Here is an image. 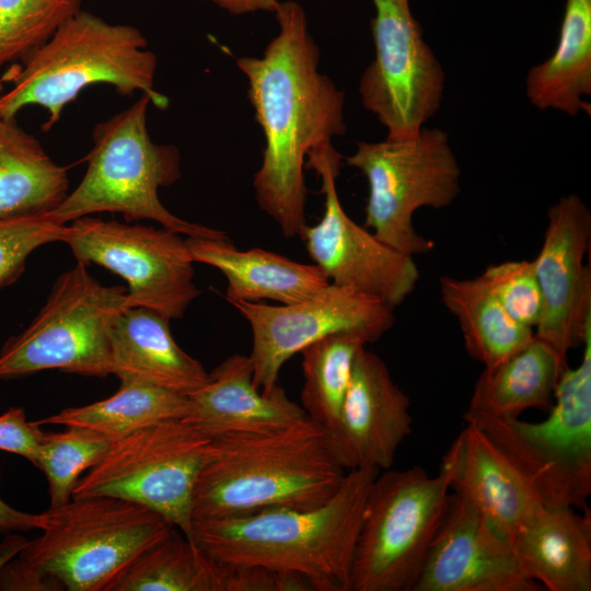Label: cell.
Masks as SVG:
<instances>
[{"mask_svg":"<svg viewBox=\"0 0 591 591\" xmlns=\"http://www.w3.org/2000/svg\"><path fill=\"white\" fill-rule=\"evenodd\" d=\"M210 442L184 419L139 429L112 441L79 478L72 498L109 496L140 505L194 541L193 494Z\"/></svg>","mask_w":591,"mask_h":591,"instance_id":"obj_11","label":"cell"},{"mask_svg":"<svg viewBox=\"0 0 591 591\" xmlns=\"http://www.w3.org/2000/svg\"><path fill=\"white\" fill-rule=\"evenodd\" d=\"M184 418L209 438L239 432H270L309 419L278 383L263 392L254 383L250 356L235 354L223 360L208 381L188 395Z\"/></svg>","mask_w":591,"mask_h":591,"instance_id":"obj_20","label":"cell"},{"mask_svg":"<svg viewBox=\"0 0 591 591\" xmlns=\"http://www.w3.org/2000/svg\"><path fill=\"white\" fill-rule=\"evenodd\" d=\"M567 367L566 358L534 335L501 362L484 368L465 414L517 418L530 408H548Z\"/></svg>","mask_w":591,"mask_h":591,"instance_id":"obj_24","label":"cell"},{"mask_svg":"<svg viewBox=\"0 0 591 591\" xmlns=\"http://www.w3.org/2000/svg\"><path fill=\"white\" fill-rule=\"evenodd\" d=\"M465 421L439 471L447 476L450 489L512 538L544 505L493 440L475 422Z\"/></svg>","mask_w":591,"mask_h":591,"instance_id":"obj_19","label":"cell"},{"mask_svg":"<svg viewBox=\"0 0 591 591\" xmlns=\"http://www.w3.org/2000/svg\"><path fill=\"white\" fill-rule=\"evenodd\" d=\"M0 590L53 591L65 588L53 576L16 555L0 569Z\"/></svg>","mask_w":591,"mask_h":591,"instance_id":"obj_37","label":"cell"},{"mask_svg":"<svg viewBox=\"0 0 591 591\" xmlns=\"http://www.w3.org/2000/svg\"><path fill=\"white\" fill-rule=\"evenodd\" d=\"M194 262L219 269L228 281L225 300H271L291 304L329 283L315 264H303L263 248L237 250L230 240L185 239Z\"/></svg>","mask_w":591,"mask_h":591,"instance_id":"obj_22","label":"cell"},{"mask_svg":"<svg viewBox=\"0 0 591 591\" xmlns=\"http://www.w3.org/2000/svg\"><path fill=\"white\" fill-rule=\"evenodd\" d=\"M82 263H95L127 281V308L181 318L200 290L195 263L181 234L85 216L71 221L63 240Z\"/></svg>","mask_w":591,"mask_h":591,"instance_id":"obj_13","label":"cell"},{"mask_svg":"<svg viewBox=\"0 0 591 591\" xmlns=\"http://www.w3.org/2000/svg\"><path fill=\"white\" fill-rule=\"evenodd\" d=\"M170 318L146 308H126L109 329L112 374L184 395L208 381L202 364L174 340Z\"/></svg>","mask_w":591,"mask_h":591,"instance_id":"obj_21","label":"cell"},{"mask_svg":"<svg viewBox=\"0 0 591 591\" xmlns=\"http://www.w3.org/2000/svg\"><path fill=\"white\" fill-rule=\"evenodd\" d=\"M441 301L457 320L467 354L493 367L525 344L534 331L512 320L484 278H439Z\"/></svg>","mask_w":591,"mask_h":591,"instance_id":"obj_27","label":"cell"},{"mask_svg":"<svg viewBox=\"0 0 591 591\" xmlns=\"http://www.w3.org/2000/svg\"><path fill=\"white\" fill-rule=\"evenodd\" d=\"M511 538L462 495L448 506L413 591H540Z\"/></svg>","mask_w":591,"mask_h":591,"instance_id":"obj_17","label":"cell"},{"mask_svg":"<svg viewBox=\"0 0 591 591\" xmlns=\"http://www.w3.org/2000/svg\"><path fill=\"white\" fill-rule=\"evenodd\" d=\"M42 513V534L18 555L69 591H109L142 552L175 528L154 511L109 496L72 498Z\"/></svg>","mask_w":591,"mask_h":591,"instance_id":"obj_6","label":"cell"},{"mask_svg":"<svg viewBox=\"0 0 591 591\" xmlns=\"http://www.w3.org/2000/svg\"><path fill=\"white\" fill-rule=\"evenodd\" d=\"M576 368L567 367L546 419L465 414L501 450L545 507L588 509L591 495V328Z\"/></svg>","mask_w":591,"mask_h":591,"instance_id":"obj_7","label":"cell"},{"mask_svg":"<svg viewBox=\"0 0 591 591\" xmlns=\"http://www.w3.org/2000/svg\"><path fill=\"white\" fill-rule=\"evenodd\" d=\"M44 431L28 421L21 407H11L0 415V451L26 459L36 466Z\"/></svg>","mask_w":591,"mask_h":591,"instance_id":"obj_36","label":"cell"},{"mask_svg":"<svg viewBox=\"0 0 591 591\" xmlns=\"http://www.w3.org/2000/svg\"><path fill=\"white\" fill-rule=\"evenodd\" d=\"M346 163L368 182L364 227L402 253H429L434 243L415 230L413 217L424 207L445 208L460 194L461 170L448 134L422 127L409 139L358 142Z\"/></svg>","mask_w":591,"mask_h":591,"instance_id":"obj_9","label":"cell"},{"mask_svg":"<svg viewBox=\"0 0 591 591\" xmlns=\"http://www.w3.org/2000/svg\"><path fill=\"white\" fill-rule=\"evenodd\" d=\"M227 565L177 528L142 552L109 591H225Z\"/></svg>","mask_w":591,"mask_h":591,"instance_id":"obj_28","label":"cell"},{"mask_svg":"<svg viewBox=\"0 0 591 591\" xmlns=\"http://www.w3.org/2000/svg\"><path fill=\"white\" fill-rule=\"evenodd\" d=\"M230 304L251 326L254 383L263 392L279 383L282 366L308 345L339 332H357L374 343L395 323L394 309L332 282L297 303L233 301Z\"/></svg>","mask_w":591,"mask_h":591,"instance_id":"obj_15","label":"cell"},{"mask_svg":"<svg viewBox=\"0 0 591 591\" xmlns=\"http://www.w3.org/2000/svg\"><path fill=\"white\" fill-rule=\"evenodd\" d=\"M26 540L19 535H10L0 544V569L25 546Z\"/></svg>","mask_w":591,"mask_h":591,"instance_id":"obj_40","label":"cell"},{"mask_svg":"<svg viewBox=\"0 0 591 591\" xmlns=\"http://www.w3.org/2000/svg\"><path fill=\"white\" fill-rule=\"evenodd\" d=\"M346 473L325 428L310 418L270 432L219 436L211 439L196 479L193 522L269 507L317 508L334 496Z\"/></svg>","mask_w":591,"mask_h":591,"instance_id":"obj_3","label":"cell"},{"mask_svg":"<svg viewBox=\"0 0 591 591\" xmlns=\"http://www.w3.org/2000/svg\"><path fill=\"white\" fill-rule=\"evenodd\" d=\"M112 440L81 427L44 432L36 467L44 472L49 487V508L66 505L81 474L105 454Z\"/></svg>","mask_w":591,"mask_h":591,"instance_id":"obj_31","label":"cell"},{"mask_svg":"<svg viewBox=\"0 0 591 591\" xmlns=\"http://www.w3.org/2000/svg\"><path fill=\"white\" fill-rule=\"evenodd\" d=\"M68 193L67 167L15 119L0 117V216L51 212Z\"/></svg>","mask_w":591,"mask_h":591,"instance_id":"obj_26","label":"cell"},{"mask_svg":"<svg viewBox=\"0 0 591 591\" xmlns=\"http://www.w3.org/2000/svg\"><path fill=\"white\" fill-rule=\"evenodd\" d=\"M450 490L440 471L436 476L419 466L378 473L355 548L351 591H413Z\"/></svg>","mask_w":591,"mask_h":591,"instance_id":"obj_8","label":"cell"},{"mask_svg":"<svg viewBox=\"0 0 591 591\" xmlns=\"http://www.w3.org/2000/svg\"><path fill=\"white\" fill-rule=\"evenodd\" d=\"M305 164L318 174L324 194L321 220L299 237L329 282L350 288L387 306H399L415 290L419 270L414 256L380 241L344 210L336 190L341 155L332 142L312 149Z\"/></svg>","mask_w":591,"mask_h":591,"instance_id":"obj_14","label":"cell"},{"mask_svg":"<svg viewBox=\"0 0 591 591\" xmlns=\"http://www.w3.org/2000/svg\"><path fill=\"white\" fill-rule=\"evenodd\" d=\"M372 2L374 58L360 78L361 102L387 129L386 138H414L439 111L445 74L409 0Z\"/></svg>","mask_w":591,"mask_h":591,"instance_id":"obj_12","label":"cell"},{"mask_svg":"<svg viewBox=\"0 0 591 591\" xmlns=\"http://www.w3.org/2000/svg\"><path fill=\"white\" fill-rule=\"evenodd\" d=\"M525 95L540 111L590 115L583 96L591 95V0H566L557 46L529 70Z\"/></svg>","mask_w":591,"mask_h":591,"instance_id":"obj_25","label":"cell"},{"mask_svg":"<svg viewBox=\"0 0 591 591\" xmlns=\"http://www.w3.org/2000/svg\"><path fill=\"white\" fill-rule=\"evenodd\" d=\"M227 565L225 591H317L306 576L264 566Z\"/></svg>","mask_w":591,"mask_h":591,"instance_id":"obj_35","label":"cell"},{"mask_svg":"<svg viewBox=\"0 0 591 591\" xmlns=\"http://www.w3.org/2000/svg\"><path fill=\"white\" fill-rule=\"evenodd\" d=\"M231 14L240 15L258 11L275 12L279 0H208Z\"/></svg>","mask_w":591,"mask_h":591,"instance_id":"obj_39","label":"cell"},{"mask_svg":"<svg viewBox=\"0 0 591 591\" xmlns=\"http://www.w3.org/2000/svg\"><path fill=\"white\" fill-rule=\"evenodd\" d=\"M410 401L392 380L385 362L362 348L335 424L326 430L329 449L345 471L391 468L412 432Z\"/></svg>","mask_w":591,"mask_h":591,"instance_id":"obj_18","label":"cell"},{"mask_svg":"<svg viewBox=\"0 0 591 591\" xmlns=\"http://www.w3.org/2000/svg\"><path fill=\"white\" fill-rule=\"evenodd\" d=\"M68 229L69 224L59 222L53 212L0 216V289L22 274L37 247L63 242Z\"/></svg>","mask_w":591,"mask_h":591,"instance_id":"obj_33","label":"cell"},{"mask_svg":"<svg viewBox=\"0 0 591 591\" xmlns=\"http://www.w3.org/2000/svg\"><path fill=\"white\" fill-rule=\"evenodd\" d=\"M279 32L260 57H240L248 97L265 138L253 187L259 208L286 237L300 236L305 219L304 165L315 147L346 132L345 94L320 72V49L303 8L282 1L275 10Z\"/></svg>","mask_w":591,"mask_h":591,"instance_id":"obj_1","label":"cell"},{"mask_svg":"<svg viewBox=\"0 0 591 591\" xmlns=\"http://www.w3.org/2000/svg\"><path fill=\"white\" fill-rule=\"evenodd\" d=\"M369 344L357 332L327 335L303 348L302 407L309 418L328 430L336 421L359 351Z\"/></svg>","mask_w":591,"mask_h":591,"instance_id":"obj_30","label":"cell"},{"mask_svg":"<svg viewBox=\"0 0 591 591\" xmlns=\"http://www.w3.org/2000/svg\"><path fill=\"white\" fill-rule=\"evenodd\" d=\"M126 308L127 288L101 285L78 262L56 280L30 326L1 348L0 379L51 369L112 374L109 329Z\"/></svg>","mask_w":591,"mask_h":591,"instance_id":"obj_10","label":"cell"},{"mask_svg":"<svg viewBox=\"0 0 591 591\" xmlns=\"http://www.w3.org/2000/svg\"><path fill=\"white\" fill-rule=\"evenodd\" d=\"M482 277L508 315L534 331L541 318L543 298L533 260L489 265Z\"/></svg>","mask_w":591,"mask_h":591,"instance_id":"obj_34","label":"cell"},{"mask_svg":"<svg viewBox=\"0 0 591 591\" xmlns=\"http://www.w3.org/2000/svg\"><path fill=\"white\" fill-rule=\"evenodd\" d=\"M189 408L188 395L144 383H120L105 399L35 421L38 426L86 428L113 441L163 420L184 419Z\"/></svg>","mask_w":591,"mask_h":591,"instance_id":"obj_29","label":"cell"},{"mask_svg":"<svg viewBox=\"0 0 591 591\" xmlns=\"http://www.w3.org/2000/svg\"><path fill=\"white\" fill-rule=\"evenodd\" d=\"M3 78L11 88L0 93V117L15 119L37 105L47 112L43 130H50L63 108L88 86L108 84L124 96L147 94L159 109L169 99L154 88L158 59L140 30L112 24L80 10Z\"/></svg>","mask_w":591,"mask_h":591,"instance_id":"obj_4","label":"cell"},{"mask_svg":"<svg viewBox=\"0 0 591 591\" xmlns=\"http://www.w3.org/2000/svg\"><path fill=\"white\" fill-rule=\"evenodd\" d=\"M524 572L549 591L591 590V514L545 507L511 538Z\"/></svg>","mask_w":591,"mask_h":591,"instance_id":"obj_23","label":"cell"},{"mask_svg":"<svg viewBox=\"0 0 591 591\" xmlns=\"http://www.w3.org/2000/svg\"><path fill=\"white\" fill-rule=\"evenodd\" d=\"M591 212L576 194L561 196L547 211L542 247L533 259L543 310L534 335L563 358L582 346L591 328Z\"/></svg>","mask_w":591,"mask_h":591,"instance_id":"obj_16","label":"cell"},{"mask_svg":"<svg viewBox=\"0 0 591 591\" xmlns=\"http://www.w3.org/2000/svg\"><path fill=\"white\" fill-rule=\"evenodd\" d=\"M81 0H0V69L21 61L81 10Z\"/></svg>","mask_w":591,"mask_h":591,"instance_id":"obj_32","label":"cell"},{"mask_svg":"<svg viewBox=\"0 0 591 591\" xmlns=\"http://www.w3.org/2000/svg\"><path fill=\"white\" fill-rule=\"evenodd\" d=\"M380 471H348L324 505L269 507L193 522L194 542L216 560L309 577L317 591H351V567L370 487Z\"/></svg>","mask_w":591,"mask_h":591,"instance_id":"obj_2","label":"cell"},{"mask_svg":"<svg viewBox=\"0 0 591 591\" xmlns=\"http://www.w3.org/2000/svg\"><path fill=\"white\" fill-rule=\"evenodd\" d=\"M151 99L96 124L88 167L74 190L53 210L61 223L97 212H118L127 221L152 220L188 237L229 240L220 230L186 221L170 212L158 192L181 177V153L173 144L152 141L148 131Z\"/></svg>","mask_w":591,"mask_h":591,"instance_id":"obj_5","label":"cell"},{"mask_svg":"<svg viewBox=\"0 0 591 591\" xmlns=\"http://www.w3.org/2000/svg\"><path fill=\"white\" fill-rule=\"evenodd\" d=\"M1 480V471H0ZM43 513H28L7 503L0 496V534L40 529Z\"/></svg>","mask_w":591,"mask_h":591,"instance_id":"obj_38","label":"cell"}]
</instances>
